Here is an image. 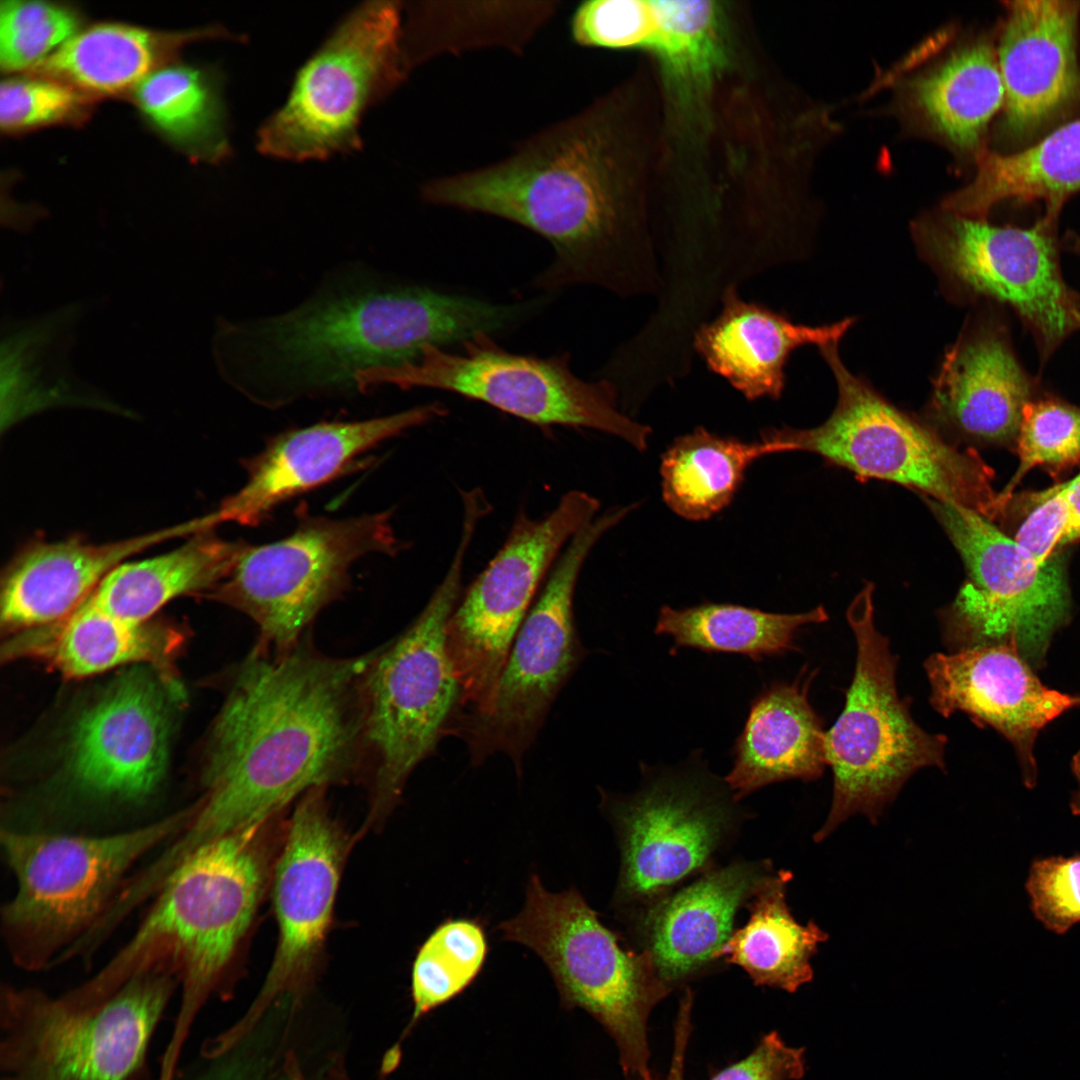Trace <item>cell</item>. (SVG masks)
Here are the masks:
<instances>
[{
	"instance_id": "obj_30",
	"label": "cell",
	"mask_w": 1080,
	"mask_h": 1080,
	"mask_svg": "<svg viewBox=\"0 0 1080 1080\" xmlns=\"http://www.w3.org/2000/svg\"><path fill=\"white\" fill-rule=\"evenodd\" d=\"M640 50L657 59L672 116L688 128L710 122L712 96L731 60L726 9L717 1L652 0Z\"/></svg>"
},
{
	"instance_id": "obj_2",
	"label": "cell",
	"mask_w": 1080,
	"mask_h": 1080,
	"mask_svg": "<svg viewBox=\"0 0 1080 1080\" xmlns=\"http://www.w3.org/2000/svg\"><path fill=\"white\" fill-rule=\"evenodd\" d=\"M529 315L498 304L362 274L327 282L297 307L230 324L221 336L226 375L264 404L355 388L362 371L391 367L426 346L493 335Z\"/></svg>"
},
{
	"instance_id": "obj_48",
	"label": "cell",
	"mask_w": 1080,
	"mask_h": 1080,
	"mask_svg": "<svg viewBox=\"0 0 1080 1080\" xmlns=\"http://www.w3.org/2000/svg\"><path fill=\"white\" fill-rule=\"evenodd\" d=\"M283 1069V1068H282ZM167 1080H239L237 1070L227 1063L225 1054L220 1056H207L199 1052V1059L184 1066H177L173 1074ZM275 1080H291L288 1074L282 1070L281 1076Z\"/></svg>"
},
{
	"instance_id": "obj_9",
	"label": "cell",
	"mask_w": 1080,
	"mask_h": 1080,
	"mask_svg": "<svg viewBox=\"0 0 1080 1080\" xmlns=\"http://www.w3.org/2000/svg\"><path fill=\"white\" fill-rule=\"evenodd\" d=\"M820 349L838 400L819 426L766 428L761 439L777 453L809 452L859 479L890 481L994 519L1002 513L993 471L974 449H960L936 429L893 406L842 363L837 344Z\"/></svg>"
},
{
	"instance_id": "obj_22",
	"label": "cell",
	"mask_w": 1080,
	"mask_h": 1080,
	"mask_svg": "<svg viewBox=\"0 0 1080 1080\" xmlns=\"http://www.w3.org/2000/svg\"><path fill=\"white\" fill-rule=\"evenodd\" d=\"M430 403L387 416L320 422L274 436L246 463L245 483L211 512L217 525H256L283 502L317 488L346 471L384 441L443 416Z\"/></svg>"
},
{
	"instance_id": "obj_49",
	"label": "cell",
	"mask_w": 1080,
	"mask_h": 1080,
	"mask_svg": "<svg viewBox=\"0 0 1080 1080\" xmlns=\"http://www.w3.org/2000/svg\"><path fill=\"white\" fill-rule=\"evenodd\" d=\"M691 1013L692 1003L687 1000L681 1001L679 1003L674 1027V1044L671 1063L667 1075L662 1080H685V1055L692 1031Z\"/></svg>"
},
{
	"instance_id": "obj_44",
	"label": "cell",
	"mask_w": 1080,
	"mask_h": 1080,
	"mask_svg": "<svg viewBox=\"0 0 1080 1080\" xmlns=\"http://www.w3.org/2000/svg\"><path fill=\"white\" fill-rule=\"evenodd\" d=\"M90 101L64 83L12 78L0 86V125L6 131L78 119Z\"/></svg>"
},
{
	"instance_id": "obj_40",
	"label": "cell",
	"mask_w": 1080,
	"mask_h": 1080,
	"mask_svg": "<svg viewBox=\"0 0 1080 1080\" xmlns=\"http://www.w3.org/2000/svg\"><path fill=\"white\" fill-rule=\"evenodd\" d=\"M217 87L204 72L186 66L158 69L135 87L148 118L167 135L210 160L226 155L228 143Z\"/></svg>"
},
{
	"instance_id": "obj_12",
	"label": "cell",
	"mask_w": 1080,
	"mask_h": 1080,
	"mask_svg": "<svg viewBox=\"0 0 1080 1080\" xmlns=\"http://www.w3.org/2000/svg\"><path fill=\"white\" fill-rule=\"evenodd\" d=\"M923 498L967 572L954 600L938 613L948 651L1004 645L1040 668L1071 616L1064 560L1054 554L1039 562L981 514Z\"/></svg>"
},
{
	"instance_id": "obj_31",
	"label": "cell",
	"mask_w": 1080,
	"mask_h": 1080,
	"mask_svg": "<svg viewBox=\"0 0 1080 1080\" xmlns=\"http://www.w3.org/2000/svg\"><path fill=\"white\" fill-rule=\"evenodd\" d=\"M560 1H421L404 6L403 51L411 72L445 54L503 49L521 55Z\"/></svg>"
},
{
	"instance_id": "obj_39",
	"label": "cell",
	"mask_w": 1080,
	"mask_h": 1080,
	"mask_svg": "<svg viewBox=\"0 0 1080 1080\" xmlns=\"http://www.w3.org/2000/svg\"><path fill=\"white\" fill-rule=\"evenodd\" d=\"M488 951L485 930L475 919H447L428 935L412 964L411 1018L400 1039L386 1053L382 1073L388 1074L398 1066L402 1043L422 1017L463 993L474 982Z\"/></svg>"
},
{
	"instance_id": "obj_32",
	"label": "cell",
	"mask_w": 1080,
	"mask_h": 1080,
	"mask_svg": "<svg viewBox=\"0 0 1080 1080\" xmlns=\"http://www.w3.org/2000/svg\"><path fill=\"white\" fill-rule=\"evenodd\" d=\"M1080 190V118L1036 144L1010 154L982 152L973 180L944 201V210L984 219L1006 200L1041 201L1056 222L1064 202Z\"/></svg>"
},
{
	"instance_id": "obj_28",
	"label": "cell",
	"mask_w": 1080,
	"mask_h": 1080,
	"mask_svg": "<svg viewBox=\"0 0 1080 1080\" xmlns=\"http://www.w3.org/2000/svg\"><path fill=\"white\" fill-rule=\"evenodd\" d=\"M182 642L175 628L151 620L126 621L100 608L89 596L66 618L21 631L8 642L5 655L41 660L72 678L125 664H150L177 684L173 664Z\"/></svg>"
},
{
	"instance_id": "obj_11",
	"label": "cell",
	"mask_w": 1080,
	"mask_h": 1080,
	"mask_svg": "<svg viewBox=\"0 0 1080 1080\" xmlns=\"http://www.w3.org/2000/svg\"><path fill=\"white\" fill-rule=\"evenodd\" d=\"M404 3L374 1L347 15L298 71L286 102L260 127L257 148L305 161L359 149L368 108L407 78Z\"/></svg>"
},
{
	"instance_id": "obj_42",
	"label": "cell",
	"mask_w": 1080,
	"mask_h": 1080,
	"mask_svg": "<svg viewBox=\"0 0 1080 1080\" xmlns=\"http://www.w3.org/2000/svg\"><path fill=\"white\" fill-rule=\"evenodd\" d=\"M1016 439L1019 465L999 493L1002 512L1013 489L1031 469L1067 466L1080 460V407L1056 399L1031 400L1023 410Z\"/></svg>"
},
{
	"instance_id": "obj_21",
	"label": "cell",
	"mask_w": 1080,
	"mask_h": 1080,
	"mask_svg": "<svg viewBox=\"0 0 1080 1080\" xmlns=\"http://www.w3.org/2000/svg\"><path fill=\"white\" fill-rule=\"evenodd\" d=\"M930 704L943 717L967 714L979 726H990L1014 747L1025 786L1037 779L1034 744L1055 718L1080 706V695L1045 686L1032 666L1014 649L982 645L934 653L924 662Z\"/></svg>"
},
{
	"instance_id": "obj_18",
	"label": "cell",
	"mask_w": 1080,
	"mask_h": 1080,
	"mask_svg": "<svg viewBox=\"0 0 1080 1080\" xmlns=\"http://www.w3.org/2000/svg\"><path fill=\"white\" fill-rule=\"evenodd\" d=\"M327 787L307 791L288 820L272 872L278 942L259 993L244 1015L212 1037L222 1052L237 1049L270 1007L297 1006L319 972L351 839L331 815Z\"/></svg>"
},
{
	"instance_id": "obj_27",
	"label": "cell",
	"mask_w": 1080,
	"mask_h": 1080,
	"mask_svg": "<svg viewBox=\"0 0 1080 1080\" xmlns=\"http://www.w3.org/2000/svg\"><path fill=\"white\" fill-rule=\"evenodd\" d=\"M853 322L847 318L818 327L796 324L729 289L721 313L699 328L694 344L709 368L746 399H778L791 352L803 345L838 344Z\"/></svg>"
},
{
	"instance_id": "obj_8",
	"label": "cell",
	"mask_w": 1080,
	"mask_h": 1080,
	"mask_svg": "<svg viewBox=\"0 0 1080 1080\" xmlns=\"http://www.w3.org/2000/svg\"><path fill=\"white\" fill-rule=\"evenodd\" d=\"M497 930L543 961L563 1008H580L603 1026L626 1080H654L647 1023L671 989L645 952L625 948L577 888L550 892L537 874L529 877L521 911Z\"/></svg>"
},
{
	"instance_id": "obj_17",
	"label": "cell",
	"mask_w": 1080,
	"mask_h": 1080,
	"mask_svg": "<svg viewBox=\"0 0 1080 1080\" xmlns=\"http://www.w3.org/2000/svg\"><path fill=\"white\" fill-rule=\"evenodd\" d=\"M601 795L621 857L613 905L634 919L687 878L712 868L740 821L725 782L700 771L649 776L630 796Z\"/></svg>"
},
{
	"instance_id": "obj_50",
	"label": "cell",
	"mask_w": 1080,
	"mask_h": 1080,
	"mask_svg": "<svg viewBox=\"0 0 1080 1080\" xmlns=\"http://www.w3.org/2000/svg\"><path fill=\"white\" fill-rule=\"evenodd\" d=\"M282 1067L291 1080H309L293 1052L286 1054ZM316 1080H351L344 1057L339 1054L329 1057Z\"/></svg>"
},
{
	"instance_id": "obj_51",
	"label": "cell",
	"mask_w": 1080,
	"mask_h": 1080,
	"mask_svg": "<svg viewBox=\"0 0 1080 1080\" xmlns=\"http://www.w3.org/2000/svg\"><path fill=\"white\" fill-rule=\"evenodd\" d=\"M1072 771L1077 780L1078 788L1072 795L1070 809L1074 815L1080 816V750L1073 757Z\"/></svg>"
},
{
	"instance_id": "obj_41",
	"label": "cell",
	"mask_w": 1080,
	"mask_h": 1080,
	"mask_svg": "<svg viewBox=\"0 0 1080 1080\" xmlns=\"http://www.w3.org/2000/svg\"><path fill=\"white\" fill-rule=\"evenodd\" d=\"M76 14L42 1H1L0 64L8 72L37 68L77 34Z\"/></svg>"
},
{
	"instance_id": "obj_47",
	"label": "cell",
	"mask_w": 1080,
	"mask_h": 1080,
	"mask_svg": "<svg viewBox=\"0 0 1080 1080\" xmlns=\"http://www.w3.org/2000/svg\"><path fill=\"white\" fill-rule=\"evenodd\" d=\"M1035 515L1064 532L1060 546L1080 539V473L1069 481L1032 494Z\"/></svg>"
},
{
	"instance_id": "obj_26",
	"label": "cell",
	"mask_w": 1080,
	"mask_h": 1080,
	"mask_svg": "<svg viewBox=\"0 0 1080 1080\" xmlns=\"http://www.w3.org/2000/svg\"><path fill=\"white\" fill-rule=\"evenodd\" d=\"M1032 383L1002 328L966 329L945 353L933 382V422L966 438L1006 443L1016 439Z\"/></svg>"
},
{
	"instance_id": "obj_34",
	"label": "cell",
	"mask_w": 1080,
	"mask_h": 1080,
	"mask_svg": "<svg viewBox=\"0 0 1080 1080\" xmlns=\"http://www.w3.org/2000/svg\"><path fill=\"white\" fill-rule=\"evenodd\" d=\"M906 105L928 130L960 151H972L1005 100L995 49L965 44L907 82Z\"/></svg>"
},
{
	"instance_id": "obj_7",
	"label": "cell",
	"mask_w": 1080,
	"mask_h": 1080,
	"mask_svg": "<svg viewBox=\"0 0 1080 1080\" xmlns=\"http://www.w3.org/2000/svg\"><path fill=\"white\" fill-rule=\"evenodd\" d=\"M193 806L105 836L1 831L17 889L1 912L13 961L38 971L81 939L108 909L128 871L188 823Z\"/></svg>"
},
{
	"instance_id": "obj_16",
	"label": "cell",
	"mask_w": 1080,
	"mask_h": 1080,
	"mask_svg": "<svg viewBox=\"0 0 1080 1080\" xmlns=\"http://www.w3.org/2000/svg\"><path fill=\"white\" fill-rule=\"evenodd\" d=\"M599 508L595 497L571 490L542 518L519 514L503 546L458 601L446 627L447 650L461 688L458 712L488 709L540 584Z\"/></svg>"
},
{
	"instance_id": "obj_4",
	"label": "cell",
	"mask_w": 1080,
	"mask_h": 1080,
	"mask_svg": "<svg viewBox=\"0 0 1080 1080\" xmlns=\"http://www.w3.org/2000/svg\"><path fill=\"white\" fill-rule=\"evenodd\" d=\"M281 814L209 842L166 880L130 940L91 980L114 988L157 964L179 979L180 1002L161 1065L174 1068L208 1000L225 994L237 950L272 878Z\"/></svg>"
},
{
	"instance_id": "obj_25",
	"label": "cell",
	"mask_w": 1080,
	"mask_h": 1080,
	"mask_svg": "<svg viewBox=\"0 0 1080 1080\" xmlns=\"http://www.w3.org/2000/svg\"><path fill=\"white\" fill-rule=\"evenodd\" d=\"M205 515L164 529L108 543L69 539L25 547L2 579L1 623L21 632L73 613L117 566L143 550L209 530Z\"/></svg>"
},
{
	"instance_id": "obj_29",
	"label": "cell",
	"mask_w": 1080,
	"mask_h": 1080,
	"mask_svg": "<svg viewBox=\"0 0 1080 1080\" xmlns=\"http://www.w3.org/2000/svg\"><path fill=\"white\" fill-rule=\"evenodd\" d=\"M813 674L773 683L751 703L733 748V767L724 778L737 802L775 782L822 775L826 731L809 702Z\"/></svg>"
},
{
	"instance_id": "obj_43",
	"label": "cell",
	"mask_w": 1080,
	"mask_h": 1080,
	"mask_svg": "<svg viewBox=\"0 0 1080 1080\" xmlns=\"http://www.w3.org/2000/svg\"><path fill=\"white\" fill-rule=\"evenodd\" d=\"M652 0H586L569 20L572 41L581 47L641 49L653 22Z\"/></svg>"
},
{
	"instance_id": "obj_52",
	"label": "cell",
	"mask_w": 1080,
	"mask_h": 1080,
	"mask_svg": "<svg viewBox=\"0 0 1080 1080\" xmlns=\"http://www.w3.org/2000/svg\"><path fill=\"white\" fill-rule=\"evenodd\" d=\"M1074 248L1080 254V243L1079 242L1077 243V245ZM1075 307H1076V317H1077V321H1078V324H1079V327H1080V295H1078L1076 293H1075Z\"/></svg>"
},
{
	"instance_id": "obj_33",
	"label": "cell",
	"mask_w": 1080,
	"mask_h": 1080,
	"mask_svg": "<svg viewBox=\"0 0 1080 1080\" xmlns=\"http://www.w3.org/2000/svg\"><path fill=\"white\" fill-rule=\"evenodd\" d=\"M246 545L223 539L213 529L198 532L167 553L120 564L90 598L118 618L135 623L150 621L176 597L205 594L220 584Z\"/></svg>"
},
{
	"instance_id": "obj_13",
	"label": "cell",
	"mask_w": 1080,
	"mask_h": 1080,
	"mask_svg": "<svg viewBox=\"0 0 1080 1080\" xmlns=\"http://www.w3.org/2000/svg\"><path fill=\"white\" fill-rule=\"evenodd\" d=\"M355 384L361 393L380 385L447 391L535 425L598 430L640 452L647 449L652 433L619 410L611 383L576 376L567 355L513 353L491 335L466 340L457 350L426 346L411 360L359 372Z\"/></svg>"
},
{
	"instance_id": "obj_46",
	"label": "cell",
	"mask_w": 1080,
	"mask_h": 1080,
	"mask_svg": "<svg viewBox=\"0 0 1080 1080\" xmlns=\"http://www.w3.org/2000/svg\"><path fill=\"white\" fill-rule=\"evenodd\" d=\"M805 1050L788 1046L779 1033L765 1034L744 1059L711 1080H798L805 1073Z\"/></svg>"
},
{
	"instance_id": "obj_10",
	"label": "cell",
	"mask_w": 1080,
	"mask_h": 1080,
	"mask_svg": "<svg viewBox=\"0 0 1080 1080\" xmlns=\"http://www.w3.org/2000/svg\"><path fill=\"white\" fill-rule=\"evenodd\" d=\"M874 585L867 583L846 617L856 642V662L844 708L825 733L833 790L820 842L851 816L872 824L918 770H945L947 736L921 728L896 685L897 657L875 625Z\"/></svg>"
},
{
	"instance_id": "obj_38",
	"label": "cell",
	"mask_w": 1080,
	"mask_h": 1080,
	"mask_svg": "<svg viewBox=\"0 0 1080 1080\" xmlns=\"http://www.w3.org/2000/svg\"><path fill=\"white\" fill-rule=\"evenodd\" d=\"M823 606L794 614L771 613L731 603L703 602L675 609L664 605L656 634L670 635L673 650L688 647L706 652L737 653L759 662L794 650L801 627L827 621Z\"/></svg>"
},
{
	"instance_id": "obj_3",
	"label": "cell",
	"mask_w": 1080,
	"mask_h": 1080,
	"mask_svg": "<svg viewBox=\"0 0 1080 1080\" xmlns=\"http://www.w3.org/2000/svg\"><path fill=\"white\" fill-rule=\"evenodd\" d=\"M628 104L626 90H614L523 139L501 160L428 180L422 199L502 218L547 240L554 258L537 288L605 282L644 182L643 145Z\"/></svg>"
},
{
	"instance_id": "obj_36",
	"label": "cell",
	"mask_w": 1080,
	"mask_h": 1080,
	"mask_svg": "<svg viewBox=\"0 0 1080 1080\" xmlns=\"http://www.w3.org/2000/svg\"><path fill=\"white\" fill-rule=\"evenodd\" d=\"M223 32L207 29L180 34L97 25L75 34L35 69L88 91L116 93L136 87L185 42Z\"/></svg>"
},
{
	"instance_id": "obj_5",
	"label": "cell",
	"mask_w": 1080,
	"mask_h": 1080,
	"mask_svg": "<svg viewBox=\"0 0 1080 1080\" xmlns=\"http://www.w3.org/2000/svg\"><path fill=\"white\" fill-rule=\"evenodd\" d=\"M179 979L148 967L103 994L0 990V1080H149V1051Z\"/></svg>"
},
{
	"instance_id": "obj_19",
	"label": "cell",
	"mask_w": 1080,
	"mask_h": 1080,
	"mask_svg": "<svg viewBox=\"0 0 1080 1080\" xmlns=\"http://www.w3.org/2000/svg\"><path fill=\"white\" fill-rule=\"evenodd\" d=\"M1055 222L996 226L948 211L914 225V237L945 284L964 296L1010 306L1030 328L1040 352L1051 354L1080 329L1075 293L1061 276Z\"/></svg>"
},
{
	"instance_id": "obj_6",
	"label": "cell",
	"mask_w": 1080,
	"mask_h": 1080,
	"mask_svg": "<svg viewBox=\"0 0 1080 1080\" xmlns=\"http://www.w3.org/2000/svg\"><path fill=\"white\" fill-rule=\"evenodd\" d=\"M474 533L461 532L449 569L415 621L378 647L361 685L364 776L369 824L401 799L412 771L434 750L460 703L461 688L448 654L446 627L461 591Z\"/></svg>"
},
{
	"instance_id": "obj_45",
	"label": "cell",
	"mask_w": 1080,
	"mask_h": 1080,
	"mask_svg": "<svg viewBox=\"0 0 1080 1080\" xmlns=\"http://www.w3.org/2000/svg\"><path fill=\"white\" fill-rule=\"evenodd\" d=\"M1034 917L1062 935L1080 922V855L1035 859L1025 883Z\"/></svg>"
},
{
	"instance_id": "obj_35",
	"label": "cell",
	"mask_w": 1080,
	"mask_h": 1080,
	"mask_svg": "<svg viewBox=\"0 0 1080 1080\" xmlns=\"http://www.w3.org/2000/svg\"><path fill=\"white\" fill-rule=\"evenodd\" d=\"M792 873L773 870L746 908L747 922L735 929L718 959L741 967L754 984L793 993L813 978L812 957L828 934L815 922L799 923L786 893Z\"/></svg>"
},
{
	"instance_id": "obj_20",
	"label": "cell",
	"mask_w": 1080,
	"mask_h": 1080,
	"mask_svg": "<svg viewBox=\"0 0 1080 1080\" xmlns=\"http://www.w3.org/2000/svg\"><path fill=\"white\" fill-rule=\"evenodd\" d=\"M164 679L134 669L77 718L67 764L81 791L136 801L161 782L168 761V688L179 690Z\"/></svg>"
},
{
	"instance_id": "obj_37",
	"label": "cell",
	"mask_w": 1080,
	"mask_h": 1080,
	"mask_svg": "<svg viewBox=\"0 0 1080 1080\" xmlns=\"http://www.w3.org/2000/svg\"><path fill=\"white\" fill-rule=\"evenodd\" d=\"M772 454L777 452L770 442H745L697 427L675 438L661 456L663 501L683 519L708 520L731 504L748 468Z\"/></svg>"
},
{
	"instance_id": "obj_15",
	"label": "cell",
	"mask_w": 1080,
	"mask_h": 1080,
	"mask_svg": "<svg viewBox=\"0 0 1080 1080\" xmlns=\"http://www.w3.org/2000/svg\"><path fill=\"white\" fill-rule=\"evenodd\" d=\"M631 511L614 507L571 539L517 632L488 709L453 717L448 732L465 740L474 763L503 752L520 773L525 752L583 656L573 616L579 573L598 540Z\"/></svg>"
},
{
	"instance_id": "obj_24",
	"label": "cell",
	"mask_w": 1080,
	"mask_h": 1080,
	"mask_svg": "<svg viewBox=\"0 0 1080 1080\" xmlns=\"http://www.w3.org/2000/svg\"><path fill=\"white\" fill-rule=\"evenodd\" d=\"M773 870L769 860L712 867L634 919L638 950L671 990L719 960L738 911Z\"/></svg>"
},
{
	"instance_id": "obj_14",
	"label": "cell",
	"mask_w": 1080,
	"mask_h": 1080,
	"mask_svg": "<svg viewBox=\"0 0 1080 1080\" xmlns=\"http://www.w3.org/2000/svg\"><path fill=\"white\" fill-rule=\"evenodd\" d=\"M399 549L389 512L306 516L287 537L246 545L230 574L203 595L250 617L259 631L255 647L282 654L348 589L354 563Z\"/></svg>"
},
{
	"instance_id": "obj_1",
	"label": "cell",
	"mask_w": 1080,
	"mask_h": 1080,
	"mask_svg": "<svg viewBox=\"0 0 1080 1080\" xmlns=\"http://www.w3.org/2000/svg\"><path fill=\"white\" fill-rule=\"evenodd\" d=\"M377 651L328 656L306 635L282 654L250 650L210 732L204 793L153 860L158 876L203 845L281 814L313 788L363 777L361 685Z\"/></svg>"
},
{
	"instance_id": "obj_23",
	"label": "cell",
	"mask_w": 1080,
	"mask_h": 1080,
	"mask_svg": "<svg viewBox=\"0 0 1080 1080\" xmlns=\"http://www.w3.org/2000/svg\"><path fill=\"white\" fill-rule=\"evenodd\" d=\"M997 58L1005 90L1004 125L1035 131L1080 96V2L1007 1Z\"/></svg>"
}]
</instances>
